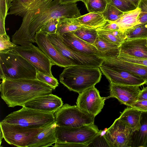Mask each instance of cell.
<instances>
[{
	"label": "cell",
	"mask_w": 147,
	"mask_h": 147,
	"mask_svg": "<svg viewBox=\"0 0 147 147\" xmlns=\"http://www.w3.org/2000/svg\"><path fill=\"white\" fill-rule=\"evenodd\" d=\"M131 107L142 112H147V100H137Z\"/></svg>",
	"instance_id": "obj_42"
},
{
	"label": "cell",
	"mask_w": 147,
	"mask_h": 147,
	"mask_svg": "<svg viewBox=\"0 0 147 147\" xmlns=\"http://www.w3.org/2000/svg\"><path fill=\"white\" fill-rule=\"evenodd\" d=\"M147 39H126L120 46L119 53L147 59Z\"/></svg>",
	"instance_id": "obj_20"
},
{
	"label": "cell",
	"mask_w": 147,
	"mask_h": 147,
	"mask_svg": "<svg viewBox=\"0 0 147 147\" xmlns=\"http://www.w3.org/2000/svg\"><path fill=\"white\" fill-rule=\"evenodd\" d=\"M53 0H36L30 6L22 18V21L20 28L12 36L13 43L21 46L30 44L27 33L28 27L30 21L41 8Z\"/></svg>",
	"instance_id": "obj_13"
},
{
	"label": "cell",
	"mask_w": 147,
	"mask_h": 147,
	"mask_svg": "<svg viewBox=\"0 0 147 147\" xmlns=\"http://www.w3.org/2000/svg\"><path fill=\"white\" fill-rule=\"evenodd\" d=\"M82 26L75 18H59L56 34L61 36L64 33L76 30Z\"/></svg>",
	"instance_id": "obj_28"
},
{
	"label": "cell",
	"mask_w": 147,
	"mask_h": 147,
	"mask_svg": "<svg viewBox=\"0 0 147 147\" xmlns=\"http://www.w3.org/2000/svg\"><path fill=\"white\" fill-rule=\"evenodd\" d=\"M79 94L76 102L78 107L95 117L100 112L105 105V99L100 96L95 86Z\"/></svg>",
	"instance_id": "obj_12"
},
{
	"label": "cell",
	"mask_w": 147,
	"mask_h": 147,
	"mask_svg": "<svg viewBox=\"0 0 147 147\" xmlns=\"http://www.w3.org/2000/svg\"><path fill=\"white\" fill-rule=\"evenodd\" d=\"M36 76L37 79L50 86L54 90L58 86V80L54 77L50 76L37 70Z\"/></svg>",
	"instance_id": "obj_38"
},
{
	"label": "cell",
	"mask_w": 147,
	"mask_h": 147,
	"mask_svg": "<svg viewBox=\"0 0 147 147\" xmlns=\"http://www.w3.org/2000/svg\"><path fill=\"white\" fill-rule=\"evenodd\" d=\"M139 129L133 132L132 147H147V112H142Z\"/></svg>",
	"instance_id": "obj_24"
},
{
	"label": "cell",
	"mask_w": 147,
	"mask_h": 147,
	"mask_svg": "<svg viewBox=\"0 0 147 147\" xmlns=\"http://www.w3.org/2000/svg\"><path fill=\"white\" fill-rule=\"evenodd\" d=\"M1 121L30 128H38L49 126L55 122L54 113H47L24 107L13 112Z\"/></svg>",
	"instance_id": "obj_5"
},
{
	"label": "cell",
	"mask_w": 147,
	"mask_h": 147,
	"mask_svg": "<svg viewBox=\"0 0 147 147\" xmlns=\"http://www.w3.org/2000/svg\"><path fill=\"white\" fill-rule=\"evenodd\" d=\"M60 36L65 45L74 51L87 55H96L102 58L104 57L93 45L81 39L73 32L64 33Z\"/></svg>",
	"instance_id": "obj_19"
},
{
	"label": "cell",
	"mask_w": 147,
	"mask_h": 147,
	"mask_svg": "<svg viewBox=\"0 0 147 147\" xmlns=\"http://www.w3.org/2000/svg\"><path fill=\"white\" fill-rule=\"evenodd\" d=\"M0 144L1 143L2 140L3 138V135L1 129H0Z\"/></svg>",
	"instance_id": "obj_47"
},
{
	"label": "cell",
	"mask_w": 147,
	"mask_h": 147,
	"mask_svg": "<svg viewBox=\"0 0 147 147\" xmlns=\"http://www.w3.org/2000/svg\"><path fill=\"white\" fill-rule=\"evenodd\" d=\"M123 13L115 7L107 3L106 7L102 14L107 21L115 22L120 18Z\"/></svg>",
	"instance_id": "obj_33"
},
{
	"label": "cell",
	"mask_w": 147,
	"mask_h": 147,
	"mask_svg": "<svg viewBox=\"0 0 147 147\" xmlns=\"http://www.w3.org/2000/svg\"><path fill=\"white\" fill-rule=\"evenodd\" d=\"M118 55H112L102 58V65L119 69L137 76L144 81L147 84V67L125 61L117 57Z\"/></svg>",
	"instance_id": "obj_17"
},
{
	"label": "cell",
	"mask_w": 147,
	"mask_h": 147,
	"mask_svg": "<svg viewBox=\"0 0 147 147\" xmlns=\"http://www.w3.org/2000/svg\"><path fill=\"white\" fill-rule=\"evenodd\" d=\"M55 147H84L86 146L83 144L70 143H55L54 146Z\"/></svg>",
	"instance_id": "obj_43"
},
{
	"label": "cell",
	"mask_w": 147,
	"mask_h": 147,
	"mask_svg": "<svg viewBox=\"0 0 147 147\" xmlns=\"http://www.w3.org/2000/svg\"><path fill=\"white\" fill-rule=\"evenodd\" d=\"M72 32L81 39L92 45L98 36L96 29L83 26Z\"/></svg>",
	"instance_id": "obj_29"
},
{
	"label": "cell",
	"mask_w": 147,
	"mask_h": 147,
	"mask_svg": "<svg viewBox=\"0 0 147 147\" xmlns=\"http://www.w3.org/2000/svg\"><path fill=\"white\" fill-rule=\"evenodd\" d=\"M142 112L132 107H127L121 113L119 118L134 132L138 130L140 128Z\"/></svg>",
	"instance_id": "obj_22"
},
{
	"label": "cell",
	"mask_w": 147,
	"mask_h": 147,
	"mask_svg": "<svg viewBox=\"0 0 147 147\" xmlns=\"http://www.w3.org/2000/svg\"><path fill=\"white\" fill-rule=\"evenodd\" d=\"M99 68L110 83L139 86L145 84V82L142 78L125 71L102 65Z\"/></svg>",
	"instance_id": "obj_14"
},
{
	"label": "cell",
	"mask_w": 147,
	"mask_h": 147,
	"mask_svg": "<svg viewBox=\"0 0 147 147\" xmlns=\"http://www.w3.org/2000/svg\"><path fill=\"white\" fill-rule=\"evenodd\" d=\"M140 86L110 83L109 97L115 98L121 104L131 107L138 100Z\"/></svg>",
	"instance_id": "obj_18"
},
{
	"label": "cell",
	"mask_w": 147,
	"mask_h": 147,
	"mask_svg": "<svg viewBox=\"0 0 147 147\" xmlns=\"http://www.w3.org/2000/svg\"><path fill=\"white\" fill-rule=\"evenodd\" d=\"M99 36L112 43L121 45L126 39L124 31L118 30L107 31L96 29Z\"/></svg>",
	"instance_id": "obj_27"
},
{
	"label": "cell",
	"mask_w": 147,
	"mask_h": 147,
	"mask_svg": "<svg viewBox=\"0 0 147 147\" xmlns=\"http://www.w3.org/2000/svg\"><path fill=\"white\" fill-rule=\"evenodd\" d=\"M36 0H13L10 12L7 15H14L24 16L30 6Z\"/></svg>",
	"instance_id": "obj_30"
},
{
	"label": "cell",
	"mask_w": 147,
	"mask_h": 147,
	"mask_svg": "<svg viewBox=\"0 0 147 147\" xmlns=\"http://www.w3.org/2000/svg\"><path fill=\"white\" fill-rule=\"evenodd\" d=\"M131 3L137 7L140 0H125Z\"/></svg>",
	"instance_id": "obj_46"
},
{
	"label": "cell",
	"mask_w": 147,
	"mask_h": 147,
	"mask_svg": "<svg viewBox=\"0 0 147 147\" xmlns=\"http://www.w3.org/2000/svg\"><path fill=\"white\" fill-rule=\"evenodd\" d=\"M47 127L30 128L2 121L0 122V129L5 141L8 144L18 147H28L36 135Z\"/></svg>",
	"instance_id": "obj_8"
},
{
	"label": "cell",
	"mask_w": 147,
	"mask_h": 147,
	"mask_svg": "<svg viewBox=\"0 0 147 147\" xmlns=\"http://www.w3.org/2000/svg\"><path fill=\"white\" fill-rule=\"evenodd\" d=\"M59 18L52 19L44 24L37 32L46 34H56Z\"/></svg>",
	"instance_id": "obj_35"
},
{
	"label": "cell",
	"mask_w": 147,
	"mask_h": 147,
	"mask_svg": "<svg viewBox=\"0 0 147 147\" xmlns=\"http://www.w3.org/2000/svg\"><path fill=\"white\" fill-rule=\"evenodd\" d=\"M147 100V86L141 90L139 94L138 100Z\"/></svg>",
	"instance_id": "obj_44"
},
{
	"label": "cell",
	"mask_w": 147,
	"mask_h": 147,
	"mask_svg": "<svg viewBox=\"0 0 147 147\" xmlns=\"http://www.w3.org/2000/svg\"><path fill=\"white\" fill-rule=\"evenodd\" d=\"M101 76L99 67L72 65L65 67L59 79L69 90L79 93L94 86L100 82Z\"/></svg>",
	"instance_id": "obj_2"
},
{
	"label": "cell",
	"mask_w": 147,
	"mask_h": 147,
	"mask_svg": "<svg viewBox=\"0 0 147 147\" xmlns=\"http://www.w3.org/2000/svg\"><path fill=\"white\" fill-rule=\"evenodd\" d=\"M61 98L52 94L36 97L22 107L47 113H54L63 105Z\"/></svg>",
	"instance_id": "obj_16"
},
{
	"label": "cell",
	"mask_w": 147,
	"mask_h": 147,
	"mask_svg": "<svg viewBox=\"0 0 147 147\" xmlns=\"http://www.w3.org/2000/svg\"><path fill=\"white\" fill-rule=\"evenodd\" d=\"M46 35L52 45L74 65L99 67L104 61L103 58L98 56L86 55L72 50L65 45L61 37L56 34Z\"/></svg>",
	"instance_id": "obj_9"
},
{
	"label": "cell",
	"mask_w": 147,
	"mask_h": 147,
	"mask_svg": "<svg viewBox=\"0 0 147 147\" xmlns=\"http://www.w3.org/2000/svg\"><path fill=\"white\" fill-rule=\"evenodd\" d=\"M82 15L76 3L62 4L59 0H54L39 13L35 14L30 21L27 32L32 43L36 42V33L45 23L52 19L60 18H75Z\"/></svg>",
	"instance_id": "obj_3"
},
{
	"label": "cell",
	"mask_w": 147,
	"mask_h": 147,
	"mask_svg": "<svg viewBox=\"0 0 147 147\" xmlns=\"http://www.w3.org/2000/svg\"><path fill=\"white\" fill-rule=\"evenodd\" d=\"M75 19L81 26L95 29L102 26L107 22L102 13L98 12H90Z\"/></svg>",
	"instance_id": "obj_23"
},
{
	"label": "cell",
	"mask_w": 147,
	"mask_h": 147,
	"mask_svg": "<svg viewBox=\"0 0 147 147\" xmlns=\"http://www.w3.org/2000/svg\"><path fill=\"white\" fill-rule=\"evenodd\" d=\"M93 45L104 55V57L119 54L120 45L109 42L99 36Z\"/></svg>",
	"instance_id": "obj_26"
},
{
	"label": "cell",
	"mask_w": 147,
	"mask_h": 147,
	"mask_svg": "<svg viewBox=\"0 0 147 147\" xmlns=\"http://www.w3.org/2000/svg\"><path fill=\"white\" fill-rule=\"evenodd\" d=\"M137 7L140 9V13L138 18L137 25L133 27L147 22V0H140Z\"/></svg>",
	"instance_id": "obj_39"
},
{
	"label": "cell",
	"mask_w": 147,
	"mask_h": 147,
	"mask_svg": "<svg viewBox=\"0 0 147 147\" xmlns=\"http://www.w3.org/2000/svg\"><path fill=\"white\" fill-rule=\"evenodd\" d=\"M36 68L13 50L0 53V75L2 80L37 79Z\"/></svg>",
	"instance_id": "obj_4"
},
{
	"label": "cell",
	"mask_w": 147,
	"mask_h": 147,
	"mask_svg": "<svg viewBox=\"0 0 147 147\" xmlns=\"http://www.w3.org/2000/svg\"><path fill=\"white\" fill-rule=\"evenodd\" d=\"M17 45L10 41L7 34L0 35V53H6L12 51Z\"/></svg>",
	"instance_id": "obj_36"
},
{
	"label": "cell",
	"mask_w": 147,
	"mask_h": 147,
	"mask_svg": "<svg viewBox=\"0 0 147 147\" xmlns=\"http://www.w3.org/2000/svg\"><path fill=\"white\" fill-rule=\"evenodd\" d=\"M55 122L60 127H78L94 123L95 117L80 109L77 106L65 104L55 113Z\"/></svg>",
	"instance_id": "obj_7"
},
{
	"label": "cell",
	"mask_w": 147,
	"mask_h": 147,
	"mask_svg": "<svg viewBox=\"0 0 147 147\" xmlns=\"http://www.w3.org/2000/svg\"><path fill=\"white\" fill-rule=\"evenodd\" d=\"M13 50L37 71L50 76L54 77L52 74L51 67L55 64L39 48L32 43L26 46L17 45Z\"/></svg>",
	"instance_id": "obj_10"
},
{
	"label": "cell",
	"mask_w": 147,
	"mask_h": 147,
	"mask_svg": "<svg viewBox=\"0 0 147 147\" xmlns=\"http://www.w3.org/2000/svg\"><path fill=\"white\" fill-rule=\"evenodd\" d=\"M80 1H82L84 4L86 3V0H59L60 3L62 4H72Z\"/></svg>",
	"instance_id": "obj_45"
},
{
	"label": "cell",
	"mask_w": 147,
	"mask_h": 147,
	"mask_svg": "<svg viewBox=\"0 0 147 147\" xmlns=\"http://www.w3.org/2000/svg\"><path fill=\"white\" fill-rule=\"evenodd\" d=\"M84 4L90 12L102 13L105 9L107 4L106 0H86Z\"/></svg>",
	"instance_id": "obj_32"
},
{
	"label": "cell",
	"mask_w": 147,
	"mask_h": 147,
	"mask_svg": "<svg viewBox=\"0 0 147 147\" xmlns=\"http://www.w3.org/2000/svg\"><path fill=\"white\" fill-rule=\"evenodd\" d=\"M13 0H0V21L5 22L7 11L12 6Z\"/></svg>",
	"instance_id": "obj_40"
},
{
	"label": "cell",
	"mask_w": 147,
	"mask_h": 147,
	"mask_svg": "<svg viewBox=\"0 0 147 147\" xmlns=\"http://www.w3.org/2000/svg\"><path fill=\"white\" fill-rule=\"evenodd\" d=\"M109 3L125 12L135 9L137 7L125 0H106Z\"/></svg>",
	"instance_id": "obj_34"
},
{
	"label": "cell",
	"mask_w": 147,
	"mask_h": 147,
	"mask_svg": "<svg viewBox=\"0 0 147 147\" xmlns=\"http://www.w3.org/2000/svg\"><path fill=\"white\" fill-rule=\"evenodd\" d=\"M146 46L147 47V41L146 43Z\"/></svg>",
	"instance_id": "obj_48"
},
{
	"label": "cell",
	"mask_w": 147,
	"mask_h": 147,
	"mask_svg": "<svg viewBox=\"0 0 147 147\" xmlns=\"http://www.w3.org/2000/svg\"><path fill=\"white\" fill-rule=\"evenodd\" d=\"M55 122L39 132L34 137L28 147H47L51 146L56 142Z\"/></svg>",
	"instance_id": "obj_21"
},
{
	"label": "cell",
	"mask_w": 147,
	"mask_h": 147,
	"mask_svg": "<svg viewBox=\"0 0 147 147\" xmlns=\"http://www.w3.org/2000/svg\"><path fill=\"white\" fill-rule=\"evenodd\" d=\"M133 131L118 118L103 135L110 147H132Z\"/></svg>",
	"instance_id": "obj_11"
},
{
	"label": "cell",
	"mask_w": 147,
	"mask_h": 147,
	"mask_svg": "<svg viewBox=\"0 0 147 147\" xmlns=\"http://www.w3.org/2000/svg\"><path fill=\"white\" fill-rule=\"evenodd\" d=\"M127 39H147V22L124 31Z\"/></svg>",
	"instance_id": "obj_31"
},
{
	"label": "cell",
	"mask_w": 147,
	"mask_h": 147,
	"mask_svg": "<svg viewBox=\"0 0 147 147\" xmlns=\"http://www.w3.org/2000/svg\"><path fill=\"white\" fill-rule=\"evenodd\" d=\"M2 80L1 96L9 107H22L36 97L52 94L54 90L37 79Z\"/></svg>",
	"instance_id": "obj_1"
},
{
	"label": "cell",
	"mask_w": 147,
	"mask_h": 147,
	"mask_svg": "<svg viewBox=\"0 0 147 147\" xmlns=\"http://www.w3.org/2000/svg\"><path fill=\"white\" fill-rule=\"evenodd\" d=\"M98 28L107 31L121 30L120 27L117 23L110 21H107L103 26Z\"/></svg>",
	"instance_id": "obj_41"
},
{
	"label": "cell",
	"mask_w": 147,
	"mask_h": 147,
	"mask_svg": "<svg viewBox=\"0 0 147 147\" xmlns=\"http://www.w3.org/2000/svg\"><path fill=\"white\" fill-rule=\"evenodd\" d=\"M102 131L94 123L78 127L57 126L56 143L81 144L88 147Z\"/></svg>",
	"instance_id": "obj_6"
},
{
	"label": "cell",
	"mask_w": 147,
	"mask_h": 147,
	"mask_svg": "<svg viewBox=\"0 0 147 147\" xmlns=\"http://www.w3.org/2000/svg\"><path fill=\"white\" fill-rule=\"evenodd\" d=\"M117 57L125 61L147 67V59L134 57L119 53Z\"/></svg>",
	"instance_id": "obj_37"
},
{
	"label": "cell",
	"mask_w": 147,
	"mask_h": 147,
	"mask_svg": "<svg viewBox=\"0 0 147 147\" xmlns=\"http://www.w3.org/2000/svg\"><path fill=\"white\" fill-rule=\"evenodd\" d=\"M140 13V9L137 7L135 9L123 12L120 18L116 21L121 30L132 28L137 25L138 16Z\"/></svg>",
	"instance_id": "obj_25"
},
{
	"label": "cell",
	"mask_w": 147,
	"mask_h": 147,
	"mask_svg": "<svg viewBox=\"0 0 147 147\" xmlns=\"http://www.w3.org/2000/svg\"><path fill=\"white\" fill-rule=\"evenodd\" d=\"M35 38L39 48L55 65L64 67L74 65L71 61L63 56L52 45L46 34L37 32Z\"/></svg>",
	"instance_id": "obj_15"
}]
</instances>
